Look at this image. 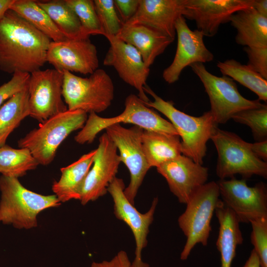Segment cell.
<instances>
[{
  "mask_svg": "<svg viewBox=\"0 0 267 267\" xmlns=\"http://www.w3.org/2000/svg\"><path fill=\"white\" fill-rule=\"evenodd\" d=\"M0 191V222L19 229L37 227L40 212L61 204L55 194L44 195L31 191L15 178L1 175Z\"/></svg>",
  "mask_w": 267,
  "mask_h": 267,
  "instance_id": "3",
  "label": "cell"
},
{
  "mask_svg": "<svg viewBox=\"0 0 267 267\" xmlns=\"http://www.w3.org/2000/svg\"><path fill=\"white\" fill-rule=\"evenodd\" d=\"M217 67L223 76L230 77L254 92L259 100L267 101V80L247 65L233 59L219 61Z\"/></svg>",
  "mask_w": 267,
  "mask_h": 267,
  "instance_id": "29",
  "label": "cell"
},
{
  "mask_svg": "<svg viewBox=\"0 0 267 267\" xmlns=\"http://www.w3.org/2000/svg\"><path fill=\"white\" fill-rule=\"evenodd\" d=\"M63 72L54 69L30 74L28 84L30 116L41 123L68 110L62 99Z\"/></svg>",
  "mask_w": 267,
  "mask_h": 267,
  "instance_id": "12",
  "label": "cell"
},
{
  "mask_svg": "<svg viewBox=\"0 0 267 267\" xmlns=\"http://www.w3.org/2000/svg\"><path fill=\"white\" fill-rule=\"evenodd\" d=\"M247 54V65L267 80V47H249L245 46Z\"/></svg>",
  "mask_w": 267,
  "mask_h": 267,
  "instance_id": "36",
  "label": "cell"
},
{
  "mask_svg": "<svg viewBox=\"0 0 267 267\" xmlns=\"http://www.w3.org/2000/svg\"><path fill=\"white\" fill-rule=\"evenodd\" d=\"M87 118V113L81 110L57 114L19 139L18 147L28 149L39 165L46 166L54 159L61 143L72 132L82 129Z\"/></svg>",
  "mask_w": 267,
  "mask_h": 267,
  "instance_id": "4",
  "label": "cell"
},
{
  "mask_svg": "<svg viewBox=\"0 0 267 267\" xmlns=\"http://www.w3.org/2000/svg\"><path fill=\"white\" fill-rule=\"evenodd\" d=\"M141 143L150 168H156L182 154L178 135L143 130Z\"/></svg>",
  "mask_w": 267,
  "mask_h": 267,
  "instance_id": "25",
  "label": "cell"
},
{
  "mask_svg": "<svg viewBox=\"0 0 267 267\" xmlns=\"http://www.w3.org/2000/svg\"><path fill=\"white\" fill-rule=\"evenodd\" d=\"M251 148L258 158L267 162V139L251 143Z\"/></svg>",
  "mask_w": 267,
  "mask_h": 267,
  "instance_id": "39",
  "label": "cell"
},
{
  "mask_svg": "<svg viewBox=\"0 0 267 267\" xmlns=\"http://www.w3.org/2000/svg\"><path fill=\"white\" fill-rule=\"evenodd\" d=\"M28 86L11 96L0 107V147L26 117L30 115Z\"/></svg>",
  "mask_w": 267,
  "mask_h": 267,
  "instance_id": "26",
  "label": "cell"
},
{
  "mask_svg": "<svg viewBox=\"0 0 267 267\" xmlns=\"http://www.w3.org/2000/svg\"><path fill=\"white\" fill-rule=\"evenodd\" d=\"M115 36L133 46L149 68L175 40L143 25L126 24Z\"/></svg>",
  "mask_w": 267,
  "mask_h": 267,
  "instance_id": "21",
  "label": "cell"
},
{
  "mask_svg": "<svg viewBox=\"0 0 267 267\" xmlns=\"http://www.w3.org/2000/svg\"><path fill=\"white\" fill-rule=\"evenodd\" d=\"M63 77L62 96L68 110L98 113L111 105L114 86L104 70L97 69L86 78L64 71Z\"/></svg>",
  "mask_w": 267,
  "mask_h": 267,
  "instance_id": "8",
  "label": "cell"
},
{
  "mask_svg": "<svg viewBox=\"0 0 267 267\" xmlns=\"http://www.w3.org/2000/svg\"><path fill=\"white\" fill-rule=\"evenodd\" d=\"M110 47L104 59L105 66L114 68L124 82L134 88L138 96L144 102L150 101L143 90L150 72L138 51L132 45L116 36L104 35Z\"/></svg>",
  "mask_w": 267,
  "mask_h": 267,
  "instance_id": "15",
  "label": "cell"
},
{
  "mask_svg": "<svg viewBox=\"0 0 267 267\" xmlns=\"http://www.w3.org/2000/svg\"><path fill=\"white\" fill-rule=\"evenodd\" d=\"M125 188L123 180L115 177L109 184L107 192L113 201L115 216L129 226L134 238L135 257L130 267H149L148 264L142 261V252L147 244L149 226L153 221L158 199L154 198L148 211L141 213L126 198L124 194Z\"/></svg>",
  "mask_w": 267,
  "mask_h": 267,
  "instance_id": "13",
  "label": "cell"
},
{
  "mask_svg": "<svg viewBox=\"0 0 267 267\" xmlns=\"http://www.w3.org/2000/svg\"><path fill=\"white\" fill-rule=\"evenodd\" d=\"M254 0H185L183 16L195 21L197 30L208 37L215 36L220 25L229 22L239 11L253 7Z\"/></svg>",
  "mask_w": 267,
  "mask_h": 267,
  "instance_id": "18",
  "label": "cell"
},
{
  "mask_svg": "<svg viewBox=\"0 0 267 267\" xmlns=\"http://www.w3.org/2000/svg\"><path fill=\"white\" fill-rule=\"evenodd\" d=\"M190 66L204 86L210 100V111L217 125L226 123L239 111L258 108L263 104L259 99L251 100L243 97L230 77L212 74L202 63H193Z\"/></svg>",
  "mask_w": 267,
  "mask_h": 267,
  "instance_id": "9",
  "label": "cell"
},
{
  "mask_svg": "<svg viewBox=\"0 0 267 267\" xmlns=\"http://www.w3.org/2000/svg\"><path fill=\"white\" fill-rule=\"evenodd\" d=\"M236 29V43L249 47H267V18L253 7L232 14L229 21Z\"/></svg>",
  "mask_w": 267,
  "mask_h": 267,
  "instance_id": "24",
  "label": "cell"
},
{
  "mask_svg": "<svg viewBox=\"0 0 267 267\" xmlns=\"http://www.w3.org/2000/svg\"><path fill=\"white\" fill-rule=\"evenodd\" d=\"M94 5L103 36H116L123 23L118 16L113 0H94Z\"/></svg>",
  "mask_w": 267,
  "mask_h": 267,
  "instance_id": "33",
  "label": "cell"
},
{
  "mask_svg": "<svg viewBox=\"0 0 267 267\" xmlns=\"http://www.w3.org/2000/svg\"><path fill=\"white\" fill-rule=\"evenodd\" d=\"M39 165L30 151L24 148L15 149L5 145L0 147V173L18 178Z\"/></svg>",
  "mask_w": 267,
  "mask_h": 267,
  "instance_id": "30",
  "label": "cell"
},
{
  "mask_svg": "<svg viewBox=\"0 0 267 267\" xmlns=\"http://www.w3.org/2000/svg\"><path fill=\"white\" fill-rule=\"evenodd\" d=\"M153 101L144 102L167 117L181 139V154L202 165L207 152V143L217 127L210 111L199 117L188 115L176 108L171 101L157 95L147 85L143 87Z\"/></svg>",
  "mask_w": 267,
  "mask_h": 267,
  "instance_id": "2",
  "label": "cell"
},
{
  "mask_svg": "<svg viewBox=\"0 0 267 267\" xmlns=\"http://www.w3.org/2000/svg\"><path fill=\"white\" fill-rule=\"evenodd\" d=\"M30 77L29 73L16 72L9 81L0 86V107L5 101L28 86Z\"/></svg>",
  "mask_w": 267,
  "mask_h": 267,
  "instance_id": "35",
  "label": "cell"
},
{
  "mask_svg": "<svg viewBox=\"0 0 267 267\" xmlns=\"http://www.w3.org/2000/svg\"><path fill=\"white\" fill-rule=\"evenodd\" d=\"M131 264L127 253L122 250L110 260L93 262L90 267H130Z\"/></svg>",
  "mask_w": 267,
  "mask_h": 267,
  "instance_id": "38",
  "label": "cell"
},
{
  "mask_svg": "<svg viewBox=\"0 0 267 267\" xmlns=\"http://www.w3.org/2000/svg\"><path fill=\"white\" fill-rule=\"evenodd\" d=\"M175 29L178 38L176 52L173 62L162 74L168 84L178 81L185 67L195 63L209 62L214 59L213 54L204 44L202 32L197 29L191 30L183 16L177 20Z\"/></svg>",
  "mask_w": 267,
  "mask_h": 267,
  "instance_id": "17",
  "label": "cell"
},
{
  "mask_svg": "<svg viewBox=\"0 0 267 267\" xmlns=\"http://www.w3.org/2000/svg\"><path fill=\"white\" fill-rule=\"evenodd\" d=\"M223 203L240 222L267 218V189L262 182L249 186L245 179H222L217 182Z\"/></svg>",
  "mask_w": 267,
  "mask_h": 267,
  "instance_id": "11",
  "label": "cell"
},
{
  "mask_svg": "<svg viewBox=\"0 0 267 267\" xmlns=\"http://www.w3.org/2000/svg\"><path fill=\"white\" fill-rule=\"evenodd\" d=\"M250 223L253 249L258 257L260 267H267V218L258 219Z\"/></svg>",
  "mask_w": 267,
  "mask_h": 267,
  "instance_id": "34",
  "label": "cell"
},
{
  "mask_svg": "<svg viewBox=\"0 0 267 267\" xmlns=\"http://www.w3.org/2000/svg\"><path fill=\"white\" fill-rule=\"evenodd\" d=\"M178 201L186 204L191 195L205 184L208 169L180 155L156 167Z\"/></svg>",
  "mask_w": 267,
  "mask_h": 267,
  "instance_id": "19",
  "label": "cell"
},
{
  "mask_svg": "<svg viewBox=\"0 0 267 267\" xmlns=\"http://www.w3.org/2000/svg\"><path fill=\"white\" fill-rule=\"evenodd\" d=\"M10 9L30 23L52 42L67 39L59 31L46 12L40 7L36 0H15Z\"/></svg>",
  "mask_w": 267,
  "mask_h": 267,
  "instance_id": "28",
  "label": "cell"
},
{
  "mask_svg": "<svg viewBox=\"0 0 267 267\" xmlns=\"http://www.w3.org/2000/svg\"><path fill=\"white\" fill-rule=\"evenodd\" d=\"M67 5L78 16L84 31L90 35H101L104 33L97 15L93 0H65Z\"/></svg>",
  "mask_w": 267,
  "mask_h": 267,
  "instance_id": "32",
  "label": "cell"
},
{
  "mask_svg": "<svg viewBox=\"0 0 267 267\" xmlns=\"http://www.w3.org/2000/svg\"><path fill=\"white\" fill-rule=\"evenodd\" d=\"M242 267H260L258 257L254 249Z\"/></svg>",
  "mask_w": 267,
  "mask_h": 267,
  "instance_id": "41",
  "label": "cell"
},
{
  "mask_svg": "<svg viewBox=\"0 0 267 267\" xmlns=\"http://www.w3.org/2000/svg\"><path fill=\"white\" fill-rule=\"evenodd\" d=\"M15 0H0V20L5 13L10 9Z\"/></svg>",
  "mask_w": 267,
  "mask_h": 267,
  "instance_id": "42",
  "label": "cell"
},
{
  "mask_svg": "<svg viewBox=\"0 0 267 267\" xmlns=\"http://www.w3.org/2000/svg\"><path fill=\"white\" fill-rule=\"evenodd\" d=\"M106 133L115 144L121 162L128 168L130 175V183L124 189V194L133 205L143 179L151 168L149 166L141 143L143 129L134 125L131 128L123 127L116 124L107 127Z\"/></svg>",
  "mask_w": 267,
  "mask_h": 267,
  "instance_id": "10",
  "label": "cell"
},
{
  "mask_svg": "<svg viewBox=\"0 0 267 267\" xmlns=\"http://www.w3.org/2000/svg\"><path fill=\"white\" fill-rule=\"evenodd\" d=\"M96 149L82 155L71 164L60 169L61 177L52 185V190L60 202L79 200L85 178L91 167Z\"/></svg>",
  "mask_w": 267,
  "mask_h": 267,
  "instance_id": "22",
  "label": "cell"
},
{
  "mask_svg": "<svg viewBox=\"0 0 267 267\" xmlns=\"http://www.w3.org/2000/svg\"><path fill=\"white\" fill-rule=\"evenodd\" d=\"M253 7L261 16L267 18V0H254Z\"/></svg>",
  "mask_w": 267,
  "mask_h": 267,
  "instance_id": "40",
  "label": "cell"
},
{
  "mask_svg": "<svg viewBox=\"0 0 267 267\" xmlns=\"http://www.w3.org/2000/svg\"><path fill=\"white\" fill-rule=\"evenodd\" d=\"M217 182H206L190 197L184 212L178 218V224L186 237L180 254V259L186 260L195 246L208 244L212 229L211 222L220 200Z\"/></svg>",
  "mask_w": 267,
  "mask_h": 267,
  "instance_id": "6",
  "label": "cell"
},
{
  "mask_svg": "<svg viewBox=\"0 0 267 267\" xmlns=\"http://www.w3.org/2000/svg\"><path fill=\"white\" fill-rule=\"evenodd\" d=\"M46 62L58 71L84 75L91 74L99 67L96 46L89 38L51 41L47 51Z\"/></svg>",
  "mask_w": 267,
  "mask_h": 267,
  "instance_id": "16",
  "label": "cell"
},
{
  "mask_svg": "<svg viewBox=\"0 0 267 267\" xmlns=\"http://www.w3.org/2000/svg\"><path fill=\"white\" fill-rule=\"evenodd\" d=\"M215 213L220 224L216 246L221 254V267H231L236 248L243 240L240 222L221 199Z\"/></svg>",
  "mask_w": 267,
  "mask_h": 267,
  "instance_id": "23",
  "label": "cell"
},
{
  "mask_svg": "<svg viewBox=\"0 0 267 267\" xmlns=\"http://www.w3.org/2000/svg\"><path fill=\"white\" fill-rule=\"evenodd\" d=\"M37 3L67 39L89 37L84 31L78 16L65 0L37 1Z\"/></svg>",
  "mask_w": 267,
  "mask_h": 267,
  "instance_id": "27",
  "label": "cell"
},
{
  "mask_svg": "<svg viewBox=\"0 0 267 267\" xmlns=\"http://www.w3.org/2000/svg\"><path fill=\"white\" fill-rule=\"evenodd\" d=\"M117 152L115 144L106 132L103 134L82 187L80 201L83 205L95 201L107 192L121 163Z\"/></svg>",
  "mask_w": 267,
  "mask_h": 267,
  "instance_id": "14",
  "label": "cell"
},
{
  "mask_svg": "<svg viewBox=\"0 0 267 267\" xmlns=\"http://www.w3.org/2000/svg\"><path fill=\"white\" fill-rule=\"evenodd\" d=\"M114 3L123 23L129 21L136 12L139 0H114Z\"/></svg>",
  "mask_w": 267,
  "mask_h": 267,
  "instance_id": "37",
  "label": "cell"
},
{
  "mask_svg": "<svg viewBox=\"0 0 267 267\" xmlns=\"http://www.w3.org/2000/svg\"><path fill=\"white\" fill-rule=\"evenodd\" d=\"M185 0H139L135 14L128 25H141L175 39V23L183 16Z\"/></svg>",
  "mask_w": 267,
  "mask_h": 267,
  "instance_id": "20",
  "label": "cell"
},
{
  "mask_svg": "<svg viewBox=\"0 0 267 267\" xmlns=\"http://www.w3.org/2000/svg\"><path fill=\"white\" fill-rule=\"evenodd\" d=\"M211 139L215 144L218 159L216 174L221 180L241 175L245 178L253 175L267 177V163L258 158L252 151L251 143L244 140L234 133L218 127Z\"/></svg>",
  "mask_w": 267,
  "mask_h": 267,
  "instance_id": "7",
  "label": "cell"
},
{
  "mask_svg": "<svg viewBox=\"0 0 267 267\" xmlns=\"http://www.w3.org/2000/svg\"><path fill=\"white\" fill-rule=\"evenodd\" d=\"M121 123L132 124L145 130L178 135L170 121L147 107L138 96L130 94L125 99L124 110L117 116L103 118L95 113H90L84 127L74 139L80 144L90 143L101 131L111 125Z\"/></svg>",
  "mask_w": 267,
  "mask_h": 267,
  "instance_id": "5",
  "label": "cell"
},
{
  "mask_svg": "<svg viewBox=\"0 0 267 267\" xmlns=\"http://www.w3.org/2000/svg\"><path fill=\"white\" fill-rule=\"evenodd\" d=\"M51 41L9 9L0 20V70L12 75L41 70Z\"/></svg>",
  "mask_w": 267,
  "mask_h": 267,
  "instance_id": "1",
  "label": "cell"
},
{
  "mask_svg": "<svg viewBox=\"0 0 267 267\" xmlns=\"http://www.w3.org/2000/svg\"><path fill=\"white\" fill-rule=\"evenodd\" d=\"M235 122L248 126L257 141L267 138V105L239 111L231 118Z\"/></svg>",
  "mask_w": 267,
  "mask_h": 267,
  "instance_id": "31",
  "label": "cell"
}]
</instances>
